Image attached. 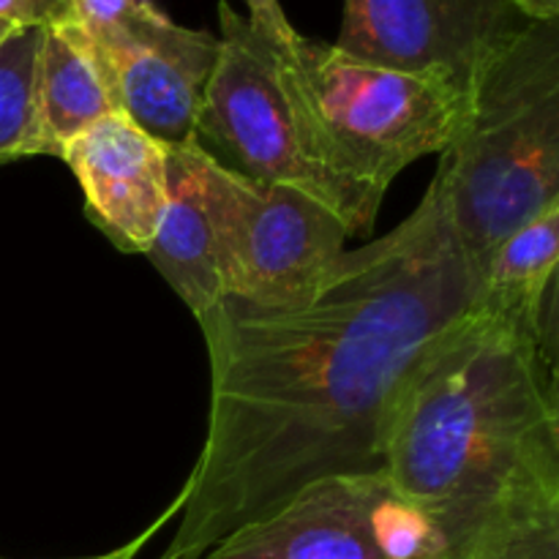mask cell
<instances>
[{
	"label": "cell",
	"mask_w": 559,
	"mask_h": 559,
	"mask_svg": "<svg viewBox=\"0 0 559 559\" xmlns=\"http://www.w3.org/2000/svg\"><path fill=\"white\" fill-rule=\"evenodd\" d=\"M118 115L164 147L194 140L218 38L169 20L156 0H76Z\"/></svg>",
	"instance_id": "cell-8"
},
{
	"label": "cell",
	"mask_w": 559,
	"mask_h": 559,
	"mask_svg": "<svg viewBox=\"0 0 559 559\" xmlns=\"http://www.w3.org/2000/svg\"><path fill=\"white\" fill-rule=\"evenodd\" d=\"M246 5H249V16H246V20L251 22V27H254L262 38H267L273 47L284 49V52H289V49L295 47L300 33L289 25L287 14H284L278 0H246Z\"/></svg>",
	"instance_id": "cell-17"
},
{
	"label": "cell",
	"mask_w": 559,
	"mask_h": 559,
	"mask_svg": "<svg viewBox=\"0 0 559 559\" xmlns=\"http://www.w3.org/2000/svg\"><path fill=\"white\" fill-rule=\"evenodd\" d=\"M178 513H180V502L175 500L173 506H169L167 511H164L162 516H158L156 522H153L151 527L145 530V533H140V535H136L134 540H129V544H123V546H118V549L107 551V555H96V557H82V559H134L136 555H140L142 549H145V546H147V540H151L153 535H156L158 530H162L164 524L169 522V519H175V516H178Z\"/></svg>",
	"instance_id": "cell-18"
},
{
	"label": "cell",
	"mask_w": 559,
	"mask_h": 559,
	"mask_svg": "<svg viewBox=\"0 0 559 559\" xmlns=\"http://www.w3.org/2000/svg\"><path fill=\"white\" fill-rule=\"evenodd\" d=\"M462 559H559V495L535 497L497 516Z\"/></svg>",
	"instance_id": "cell-15"
},
{
	"label": "cell",
	"mask_w": 559,
	"mask_h": 559,
	"mask_svg": "<svg viewBox=\"0 0 559 559\" xmlns=\"http://www.w3.org/2000/svg\"><path fill=\"white\" fill-rule=\"evenodd\" d=\"M559 205L508 235L480 271L475 304L557 344Z\"/></svg>",
	"instance_id": "cell-13"
},
{
	"label": "cell",
	"mask_w": 559,
	"mask_h": 559,
	"mask_svg": "<svg viewBox=\"0 0 559 559\" xmlns=\"http://www.w3.org/2000/svg\"><path fill=\"white\" fill-rule=\"evenodd\" d=\"M527 25L513 0H344L333 47L469 96L484 66Z\"/></svg>",
	"instance_id": "cell-9"
},
{
	"label": "cell",
	"mask_w": 559,
	"mask_h": 559,
	"mask_svg": "<svg viewBox=\"0 0 559 559\" xmlns=\"http://www.w3.org/2000/svg\"><path fill=\"white\" fill-rule=\"evenodd\" d=\"M497 516L464 519L420 506L385 469L328 475L202 559H462Z\"/></svg>",
	"instance_id": "cell-5"
},
{
	"label": "cell",
	"mask_w": 559,
	"mask_h": 559,
	"mask_svg": "<svg viewBox=\"0 0 559 559\" xmlns=\"http://www.w3.org/2000/svg\"><path fill=\"white\" fill-rule=\"evenodd\" d=\"M76 16V0H0V22L14 27H49Z\"/></svg>",
	"instance_id": "cell-16"
},
{
	"label": "cell",
	"mask_w": 559,
	"mask_h": 559,
	"mask_svg": "<svg viewBox=\"0 0 559 559\" xmlns=\"http://www.w3.org/2000/svg\"><path fill=\"white\" fill-rule=\"evenodd\" d=\"M211 175L213 158L194 140L167 147V205L145 251L194 317L224 300Z\"/></svg>",
	"instance_id": "cell-11"
},
{
	"label": "cell",
	"mask_w": 559,
	"mask_h": 559,
	"mask_svg": "<svg viewBox=\"0 0 559 559\" xmlns=\"http://www.w3.org/2000/svg\"><path fill=\"white\" fill-rule=\"evenodd\" d=\"M475 293L431 178L418 207L347 251L309 306L224 298L197 317L211 364L205 442L158 559H202L306 484L385 467L388 415L409 366Z\"/></svg>",
	"instance_id": "cell-1"
},
{
	"label": "cell",
	"mask_w": 559,
	"mask_h": 559,
	"mask_svg": "<svg viewBox=\"0 0 559 559\" xmlns=\"http://www.w3.org/2000/svg\"><path fill=\"white\" fill-rule=\"evenodd\" d=\"M14 31H16L14 25H9V22H0V41H5V38H9Z\"/></svg>",
	"instance_id": "cell-20"
},
{
	"label": "cell",
	"mask_w": 559,
	"mask_h": 559,
	"mask_svg": "<svg viewBox=\"0 0 559 559\" xmlns=\"http://www.w3.org/2000/svg\"><path fill=\"white\" fill-rule=\"evenodd\" d=\"M382 462L415 502L464 519L559 495L557 344L473 300L409 366Z\"/></svg>",
	"instance_id": "cell-2"
},
{
	"label": "cell",
	"mask_w": 559,
	"mask_h": 559,
	"mask_svg": "<svg viewBox=\"0 0 559 559\" xmlns=\"http://www.w3.org/2000/svg\"><path fill=\"white\" fill-rule=\"evenodd\" d=\"M218 31L194 142L238 178L298 189L338 216L331 186L311 167L293 126L278 80V49L229 9L227 0H218Z\"/></svg>",
	"instance_id": "cell-7"
},
{
	"label": "cell",
	"mask_w": 559,
	"mask_h": 559,
	"mask_svg": "<svg viewBox=\"0 0 559 559\" xmlns=\"http://www.w3.org/2000/svg\"><path fill=\"white\" fill-rule=\"evenodd\" d=\"M44 27H16L0 41V164L36 156V58Z\"/></svg>",
	"instance_id": "cell-14"
},
{
	"label": "cell",
	"mask_w": 559,
	"mask_h": 559,
	"mask_svg": "<svg viewBox=\"0 0 559 559\" xmlns=\"http://www.w3.org/2000/svg\"><path fill=\"white\" fill-rule=\"evenodd\" d=\"M224 298L262 311L309 306L347 254V227L289 186H257L213 162Z\"/></svg>",
	"instance_id": "cell-6"
},
{
	"label": "cell",
	"mask_w": 559,
	"mask_h": 559,
	"mask_svg": "<svg viewBox=\"0 0 559 559\" xmlns=\"http://www.w3.org/2000/svg\"><path fill=\"white\" fill-rule=\"evenodd\" d=\"M36 156H63L93 123L118 112L80 20L44 27L33 80Z\"/></svg>",
	"instance_id": "cell-12"
},
{
	"label": "cell",
	"mask_w": 559,
	"mask_h": 559,
	"mask_svg": "<svg viewBox=\"0 0 559 559\" xmlns=\"http://www.w3.org/2000/svg\"><path fill=\"white\" fill-rule=\"evenodd\" d=\"M85 197V216L129 254H145L167 205V147L112 112L63 151Z\"/></svg>",
	"instance_id": "cell-10"
},
{
	"label": "cell",
	"mask_w": 559,
	"mask_h": 559,
	"mask_svg": "<svg viewBox=\"0 0 559 559\" xmlns=\"http://www.w3.org/2000/svg\"><path fill=\"white\" fill-rule=\"evenodd\" d=\"M435 178L469 271L559 205V20L530 22L475 80Z\"/></svg>",
	"instance_id": "cell-4"
},
{
	"label": "cell",
	"mask_w": 559,
	"mask_h": 559,
	"mask_svg": "<svg viewBox=\"0 0 559 559\" xmlns=\"http://www.w3.org/2000/svg\"><path fill=\"white\" fill-rule=\"evenodd\" d=\"M527 22H557L559 0H513Z\"/></svg>",
	"instance_id": "cell-19"
},
{
	"label": "cell",
	"mask_w": 559,
	"mask_h": 559,
	"mask_svg": "<svg viewBox=\"0 0 559 559\" xmlns=\"http://www.w3.org/2000/svg\"><path fill=\"white\" fill-rule=\"evenodd\" d=\"M278 80L306 158L360 238L374 233L399 173L445 153L467 115V96L445 80L364 63L304 36L278 49Z\"/></svg>",
	"instance_id": "cell-3"
}]
</instances>
